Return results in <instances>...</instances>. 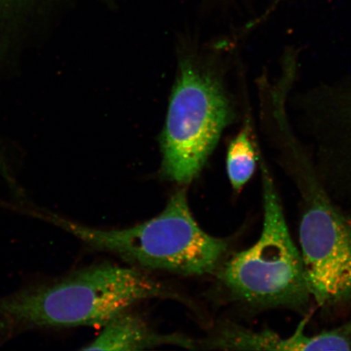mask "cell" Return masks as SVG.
Segmentation results:
<instances>
[{"label":"cell","mask_w":351,"mask_h":351,"mask_svg":"<svg viewBox=\"0 0 351 351\" xmlns=\"http://www.w3.org/2000/svg\"><path fill=\"white\" fill-rule=\"evenodd\" d=\"M274 332H254L240 327L228 326L209 342L213 348L223 350H271Z\"/></svg>","instance_id":"9"},{"label":"cell","mask_w":351,"mask_h":351,"mask_svg":"<svg viewBox=\"0 0 351 351\" xmlns=\"http://www.w3.org/2000/svg\"><path fill=\"white\" fill-rule=\"evenodd\" d=\"M232 117L215 73L195 60H184L161 136L162 176L182 185L194 181Z\"/></svg>","instance_id":"4"},{"label":"cell","mask_w":351,"mask_h":351,"mask_svg":"<svg viewBox=\"0 0 351 351\" xmlns=\"http://www.w3.org/2000/svg\"><path fill=\"white\" fill-rule=\"evenodd\" d=\"M300 111L317 166L351 182V73L304 95Z\"/></svg>","instance_id":"6"},{"label":"cell","mask_w":351,"mask_h":351,"mask_svg":"<svg viewBox=\"0 0 351 351\" xmlns=\"http://www.w3.org/2000/svg\"><path fill=\"white\" fill-rule=\"evenodd\" d=\"M164 345L195 349V342L178 335H159L152 330L138 315L123 311L106 326L102 332L83 350H143Z\"/></svg>","instance_id":"7"},{"label":"cell","mask_w":351,"mask_h":351,"mask_svg":"<svg viewBox=\"0 0 351 351\" xmlns=\"http://www.w3.org/2000/svg\"><path fill=\"white\" fill-rule=\"evenodd\" d=\"M285 156L302 195L300 253L311 298L323 307L351 301V216L328 194L300 151Z\"/></svg>","instance_id":"5"},{"label":"cell","mask_w":351,"mask_h":351,"mask_svg":"<svg viewBox=\"0 0 351 351\" xmlns=\"http://www.w3.org/2000/svg\"><path fill=\"white\" fill-rule=\"evenodd\" d=\"M258 160L250 123L232 140L227 152V173L232 189L239 191L256 172Z\"/></svg>","instance_id":"8"},{"label":"cell","mask_w":351,"mask_h":351,"mask_svg":"<svg viewBox=\"0 0 351 351\" xmlns=\"http://www.w3.org/2000/svg\"><path fill=\"white\" fill-rule=\"evenodd\" d=\"M29 215L69 232L87 247L116 254L144 269L186 276L212 274L227 252L226 241L201 229L189 207L186 191L171 197L157 217L122 230H103L32 208Z\"/></svg>","instance_id":"2"},{"label":"cell","mask_w":351,"mask_h":351,"mask_svg":"<svg viewBox=\"0 0 351 351\" xmlns=\"http://www.w3.org/2000/svg\"><path fill=\"white\" fill-rule=\"evenodd\" d=\"M30 0H0V25L13 23Z\"/></svg>","instance_id":"10"},{"label":"cell","mask_w":351,"mask_h":351,"mask_svg":"<svg viewBox=\"0 0 351 351\" xmlns=\"http://www.w3.org/2000/svg\"><path fill=\"white\" fill-rule=\"evenodd\" d=\"M172 296L163 285L131 267H84L0 296V319L16 328L104 326L131 306Z\"/></svg>","instance_id":"1"},{"label":"cell","mask_w":351,"mask_h":351,"mask_svg":"<svg viewBox=\"0 0 351 351\" xmlns=\"http://www.w3.org/2000/svg\"><path fill=\"white\" fill-rule=\"evenodd\" d=\"M262 182L263 223L260 239L252 247L234 254L219 278L245 304L261 308L304 310L311 298L304 262L265 165Z\"/></svg>","instance_id":"3"}]
</instances>
